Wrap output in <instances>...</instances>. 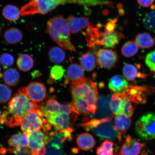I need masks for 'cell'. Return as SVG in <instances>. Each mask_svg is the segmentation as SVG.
<instances>
[{"label":"cell","instance_id":"6da1fadb","mask_svg":"<svg viewBox=\"0 0 155 155\" xmlns=\"http://www.w3.org/2000/svg\"><path fill=\"white\" fill-rule=\"evenodd\" d=\"M38 106L36 103L28 97L22 88L19 89L8 104L5 125L11 127H18L21 125L23 118Z\"/></svg>","mask_w":155,"mask_h":155},{"label":"cell","instance_id":"7a4b0ae2","mask_svg":"<svg viewBox=\"0 0 155 155\" xmlns=\"http://www.w3.org/2000/svg\"><path fill=\"white\" fill-rule=\"evenodd\" d=\"M68 21L63 15H58L50 19L47 23L46 32L52 40L64 49L76 51L71 43Z\"/></svg>","mask_w":155,"mask_h":155},{"label":"cell","instance_id":"3957f363","mask_svg":"<svg viewBox=\"0 0 155 155\" xmlns=\"http://www.w3.org/2000/svg\"><path fill=\"white\" fill-rule=\"evenodd\" d=\"M84 121L80 125L87 131H91L101 138L114 140L117 138L121 141L122 135L114 126L111 116L98 119H92Z\"/></svg>","mask_w":155,"mask_h":155},{"label":"cell","instance_id":"277c9868","mask_svg":"<svg viewBox=\"0 0 155 155\" xmlns=\"http://www.w3.org/2000/svg\"><path fill=\"white\" fill-rule=\"evenodd\" d=\"M71 90L73 98L82 99L91 106L97 108L98 89L96 83L91 79L84 77L71 82Z\"/></svg>","mask_w":155,"mask_h":155},{"label":"cell","instance_id":"5b68a950","mask_svg":"<svg viewBox=\"0 0 155 155\" xmlns=\"http://www.w3.org/2000/svg\"><path fill=\"white\" fill-rule=\"evenodd\" d=\"M77 0H30L21 10V16L39 14L45 15L58 6L72 3Z\"/></svg>","mask_w":155,"mask_h":155},{"label":"cell","instance_id":"8992f818","mask_svg":"<svg viewBox=\"0 0 155 155\" xmlns=\"http://www.w3.org/2000/svg\"><path fill=\"white\" fill-rule=\"evenodd\" d=\"M79 114L77 112L69 113L60 112L57 114H46L44 116L55 130L63 131L73 129V126Z\"/></svg>","mask_w":155,"mask_h":155},{"label":"cell","instance_id":"52a82bcc","mask_svg":"<svg viewBox=\"0 0 155 155\" xmlns=\"http://www.w3.org/2000/svg\"><path fill=\"white\" fill-rule=\"evenodd\" d=\"M44 117L38 105L36 109L29 112L23 118L20 125L21 130L28 133L43 129L45 124L48 121Z\"/></svg>","mask_w":155,"mask_h":155},{"label":"cell","instance_id":"ba28073f","mask_svg":"<svg viewBox=\"0 0 155 155\" xmlns=\"http://www.w3.org/2000/svg\"><path fill=\"white\" fill-rule=\"evenodd\" d=\"M136 133L145 140L155 139V114L148 113L142 116L135 125Z\"/></svg>","mask_w":155,"mask_h":155},{"label":"cell","instance_id":"9c48e42d","mask_svg":"<svg viewBox=\"0 0 155 155\" xmlns=\"http://www.w3.org/2000/svg\"><path fill=\"white\" fill-rule=\"evenodd\" d=\"M22 88L28 97L35 102H41L46 97V89L45 86L42 83L31 82L26 87Z\"/></svg>","mask_w":155,"mask_h":155},{"label":"cell","instance_id":"30bf717a","mask_svg":"<svg viewBox=\"0 0 155 155\" xmlns=\"http://www.w3.org/2000/svg\"><path fill=\"white\" fill-rule=\"evenodd\" d=\"M96 57L98 65L107 69H111L115 67L118 60L117 54L110 49L99 50Z\"/></svg>","mask_w":155,"mask_h":155},{"label":"cell","instance_id":"8fae6325","mask_svg":"<svg viewBox=\"0 0 155 155\" xmlns=\"http://www.w3.org/2000/svg\"><path fill=\"white\" fill-rule=\"evenodd\" d=\"M28 139L29 148L31 153L41 150L45 147L46 134L41 131H36L27 133Z\"/></svg>","mask_w":155,"mask_h":155},{"label":"cell","instance_id":"7c38bea8","mask_svg":"<svg viewBox=\"0 0 155 155\" xmlns=\"http://www.w3.org/2000/svg\"><path fill=\"white\" fill-rule=\"evenodd\" d=\"M111 97V95L110 94L98 97L97 102V110L94 115L95 118L101 119L111 116L110 104Z\"/></svg>","mask_w":155,"mask_h":155},{"label":"cell","instance_id":"4fadbf2b","mask_svg":"<svg viewBox=\"0 0 155 155\" xmlns=\"http://www.w3.org/2000/svg\"><path fill=\"white\" fill-rule=\"evenodd\" d=\"M147 89L144 87L129 85L124 95L133 102L143 104L146 102Z\"/></svg>","mask_w":155,"mask_h":155},{"label":"cell","instance_id":"5bb4252c","mask_svg":"<svg viewBox=\"0 0 155 155\" xmlns=\"http://www.w3.org/2000/svg\"><path fill=\"white\" fill-rule=\"evenodd\" d=\"M142 144L127 135L125 143L122 145L120 150L121 155H138L143 147Z\"/></svg>","mask_w":155,"mask_h":155},{"label":"cell","instance_id":"9a60e30c","mask_svg":"<svg viewBox=\"0 0 155 155\" xmlns=\"http://www.w3.org/2000/svg\"><path fill=\"white\" fill-rule=\"evenodd\" d=\"M129 85L127 80L120 75H116L110 79L108 87L115 94H123L127 91Z\"/></svg>","mask_w":155,"mask_h":155},{"label":"cell","instance_id":"2e32d148","mask_svg":"<svg viewBox=\"0 0 155 155\" xmlns=\"http://www.w3.org/2000/svg\"><path fill=\"white\" fill-rule=\"evenodd\" d=\"M67 21L70 31L72 34L80 32L91 25L88 18L84 17H77L70 15Z\"/></svg>","mask_w":155,"mask_h":155},{"label":"cell","instance_id":"e0dca14e","mask_svg":"<svg viewBox=\"0 0 155 155\" xmlns=\"http://www.w3.org/2000/svg\"><path fill=\"white\" fill-rule=\"evenodd\" d=\"M84 69L82 66L77 64H71L67 69L65 84L80 80L84 78Z\"/></svg>","mask_w":155,"mask_h":155},{"label":"cell","instance_id":"ac0fdd59","mask_svg":"<svg viewBox=\"0 0 155 155\" xmlns=\"http://www.w3.org/2000/svg\"><path fill=\"white\" fill-rule=\"evenodd\" d=\"M86 36L87 43L90 47L95 45H100L101 39V33L98 29L91 25L87 28L86 32L83 33Z\"/></svg>","mask_w":155,"mask_h":155},{"label":"cell","instance_id":"d6986e66","mask_svg":"<svg viewBox=\"0 0 155 155\" xmlns=\"http://www.w3.org/2000/svg\"><path fill=\"white\" fill-rule=\"evenodd\" d=\"M44 114L47 113L57 114L60 112L61 104L57 101L55 96L49 97L45 103L38 105Z\"/></svg>","mask_w":155,"mask_h":155},{"label":"cell","instance_id":"ffe728a7","mask_svg":"<svg viewBox=\"0 0 155 155\" xmlns=\"http://www.w3.org/2000/svg\"><path fill=\"white\" fill-rule=\"evenodd\" d=\"M123 37V34L119 32L110 33L106 31L102 33V45L106 48H114L119 43L120 39Z\"/></svg>","mask_w":155,"mask_h":155},{"label":"cell","instance_id":"44dd1931","mask_svg":"<svg viewBox=\"0 0 155 155\" xmlns=\"http://www.w3.org/2000/svg\"><path fill=\"white\" fill-rule=\"evenodd\" d=\"M77 143L78 146L81 150L87 151L94 148L95 141L92 135L85 133L81 134L77 137Z\"/></svg>","mask_w":155,"mask_h":155},{"label":"cell","instance_id":"7402d4cb","mask_svg":"<svg viewBox=\"0 0 155 155\" xmlns=\"http://www.w3.org/2000/svg\"><path fill=\"white\" fill-rule=\"evenodd\" d=\"M124 77L128 81H134L137 78H144L147 75L138 71L135 65L130 64H126L123 68Z\"/></svg>","mask_w":155,"mask_h":155},{"label":"cell","instance_id":"603a6c76","mask_svg":"<svg viewBox=\"0 0 155 155\" xmlns=\"http://www.w3.org/2000/svg\"><path fill=\"white\" fill-rule=\"evenodd\" d=\"M113 116L115 118V124L118 131L121 135L125 134L131 127L130 118L123 114Z\"/></svg>","mask_w":155,"mask_h":155},{"label":"cell","instance_id":"cb8c5ba5","mask_svg":"<svg viewBox=\"0 0 155 155\" xmlns=\"http://www.w3.org/2000/svg\"><path fill=\"white\" fill-rule=\"evenodd\" d=\"M28 141L27 133H19L12 135L9 139L8 144L11 147L28 148Z\"/></svg>","mask_w":155,"mask_h":155},{"label":"cell","instance_id":"d4e9b609","mask_svg":"<svg viewBox=\"0 0 155 155\" xmlns=\"http://www.w3.org/2000/svg\"><path fill=\"white\" fill-rule=\"evenodd\" d=\"M80 63L85 70L87 71H92L96 66L97 63V57L92 52L88 51L81 56Z\"/></svg>","mask_w":155,"mask_h":155},{"label":"cell","instance_id":"484cf974","mask_svg":"<svg viewBox=\"0 0 155 155\" xmlns=\"http://www.w3.org/2000/svg\"><path fill=\"white\" fill-rule=\"evenodd\" d=\"M4 38L8 44L11 45L17 44L22 39V32L18 28H11L6 30L4 34Z\"/></svg>","mask_w":155,"mask_h":155},{"label":"cell","instance_id":"4316f807","mask_svg":"<svg viewBox=\"0 0 155 155\" xmlns=\"http://www.w3.org/2000/svg\"><path fill=\"white\" fill-rule=\"evenodd\" d=\"M3 77L5 84L10 86H16L20 81L19 73L17 70L12 68L6 70L3 73Z\"/></svg>","mask_w":155,"mask_h":155},{"label":"cell","instance_id":"83f0119b","mask_svg":"<svg viewBox=\"0 0 155 155\" xmlns=\"http://www.w3.org/2000/svg\"><path fill=\"white\" fill-rule=\"evenodd\" d=\"M135 41L139 47L142 49L152 47L155 44L154 38L147 32L141 33L137 35L136 37Z\"/></svg>","mask_w":155,"mask_h":155},{"label":"cell","instance_id":"f1b7e54d","mask_svg":"<svg viewBox=\"0 0 155 155\" xmlns=\"http://www.w3.org/2000/svg\"><path fill=\"white\" fill-rule=\"evenodd\" d=\"M34 64L33 58L27 54H23L19 56L16 62L18 68L24 72L30 71L33 67Z\"/></svg>","mask_w":155,"mask_h":155},{"label":"cell","instance_id":"f546056e","mask_svg":"<svg viewBox=\"0 0 155 155\" xmlns=\"http://www.w3.org/2000/svg\"><path fill=\"white\" fill-rule=\"evenodd\" d=\"M48 58L52 63L60 64L64 61L65 53L62 48L58 46H53L48 53Z\"/></svg>","mask_w":155,"mask_h":155},{"label":"cell","instance_id":"4dcf8cb0","mask_svg":"<svg viewBox=\"0 0 155 155\" xmlns=\"http://www.w3.org/2000/svg\"><path fill=\"white\" fill-rule=\"evenodd\" d=\"M4 17L7 20L15 21L20 18L21 11L15 6L8 5H6L3 9Z\"/></svg>","mask_w":155,"mask_h":155},{"label":"cell","instance_id":"1f68e13d","mask_svg":"<svg viewBox=\"0 0 155 155\" xmlns=\"http://www.w3.org/2000/svg\"><path fill=\"white\" fill-rule=\"evenodd\" d=\"M139 46L134 41L126 42L121 48V53L126 58H131L135 55L139 50Z\"/></svg>","mask_w":155,"mask_h":155},{"label":"cell","instance_id":"d6a6232c","mask_svg":"<svg viewBox=\"0 0 155 155\" xmlns=\"http://www.w3.org/2000/svg\"><path fill=\"white\" fill-rule=\"evenodd\" d=\"M110 106L111 111L113 113V116L123 114L122 98L120 95L116 94L112 95Z\"/></svg>","mask_w":155,"mask_h":155},{"label":"cell","instance_id":"836d02e7","mask_svg":"<svg viewBox=\"0 0 155 155\" xmlns=\"http://www.w3.org/2000/svg\"><path fill=\"white\" fill-rule=\"evenodd\" d=\"M152 10L145 15L143 23L147 30L155 32V6H152Z\"/></svg>","mask_w":155,"mask_h":155},{"label":"cell","instance_id":"e575fe53","mask_svg":"<svg viewBox=\"0 0 155 155\" xmlns=\"http://www.w3.org/2000/svg\"><path fill=\"white\" fill-rule=\"evenodd\" d=\"M114 143L112 141L107 140L104 141L97 149V155H114Z\"/></svg>","mask_w":155,"mask_h":155},{"label":"cell","instance_id":"d590c367","mask_svg":"<svg viewBox=\"0 0 155 155\" xmlns=\"http://www.w3.org/2000/svg\"><path fill=\"white\" fill-rule=\"evenodd\" d=\"M45 155H65L63 145L50 142L46 144Z\"/></svg>","mask_w":155,"mask_h":155},{"label":"cell","instance_id":"8d00e7d4","mask_svg":"<svg viewBox=\"0 0 155 155\" xmlns=\"http://www.w3.org/2000/svg\"><path fill=\"white\" fill-rule=\"evenodd\" d=\"M120 95L122 98L123 114L128 117H131L133 115L135 108L132 104L133 102L123 94Z\"/></svg>","mask_w":155,"mask_h":155},{"label":"cell","instance_id":"74e56055","mask_svg":"<svg viewBox=\"0 0 155 155\" xmlns=\"http://www.w3.org/2000/svg\"><path fill=\"white\" fill-rule=\"evenodd\" d=\"M12 91L7 84L0 83V104H5L10 99Z\"/></svg>","mask_w":155,"mask_h":155},{"label":"cell","instance_id":"f35d334b","mask_svg":"<svg viewBox=\"0 0 155 155\" xmlns=\"http://www.w3.org/2000/svg\"><path fill=\"white\" fill-rule=\"evenodd\" d=\"M65 70L61 66L56 65L52 67L50 70V80L58 81L60 80L63 76Z\"/></svg>","mask_w":155,"mask_h":155},{"label":"cell","instance_id":"ab89813d","mask_svg":"<svg viewBox=\"0 0 155 155\" xmlns=\"http://www.w3.org/2000/svg\"><path fill=\"white\" fill-rule=\"evenodd\" d=\"M14 62V57L11 54L4 53L0 56V63L5 68L11 66Z\"/></svg>","mask_w":155,"mask_h":155},{"label":"cell","instance_id":"60d3db41","mask_svg":"<svg viewBox=\"0 0 155 155\" xmlns=\"http://www.w3.org/2000/svg\"><path fill=\"white\" fill-rule=\"evenodd\" d=\"M145 63L150 71L155 73V50L147 54L145 57Z\"/></svg>","mask_w":155,"mask_h":155},{"label":"cell","instance_id":"b9f144b4","mask_svg":"<svg viewBox=\"0 0 155 155\" xmlns=\"http://www.w3.org/2000/svg\"><path fill=\"white\" fill-rule=\"evenodd\" d=\"M9 152L15 155H31V150L28 148L13 147L9 149Z\"/></svg>","mask_w":155,"mask_h":155},{"label":"cell","instance_id":"7bdbcfd3","mask_svg":"<svg viewBox=\"0 0 155 155\" xmlns=\"http://www.w3.org/2000/svg\"><path fill=\"white\" fill-rule=\"evenodd\" d=\"M60 112H66L69 113H72L73 112L79 113L75 109L73 104L69 102H64L61 104Z\"/></svg>","mask_w":155,"mask_h":155},{"label":"cell","instance_id":"ee69618b","mask_svg":"<svg viewBox=\"0 0 155 155\" xmlns=\"http://www.w3.org/2000/svg\"><path fill=\"white\" fill-rule=\"evenodd\" d=\"M117 21V18H115L108 21L105 26L106 31L111 33L115 31L116 23Z\"/></svg>","mask_w":155,"mask_h":155},{"label":"cell","instance_id":"f6af8a7d","mask_svg":"<svg viewBox=\"0 0 155 155\" xmlns=\"http://www.w3.org/2000/svg\"><path fill=\"white\" fill-rule=\"evenodd\" d=\"M137 1L141 6L148 7L152 5L155 0H137Z\"/></svg>","mask_w":155,"mask_h":155},{"label":"cell","instance_id":"bcb514c9","mask_svg":"<svg viewBox=\"0 0 155 155\" xmlns=\"http://www.w3.org/2000/svg\"><path fill=\"white\" fill-rule=\"evenodd\" d=\"M7 151L5 148L2 147L0 149V153L2 154H5L6 153Z\"/></svg>","mask_w":155,"mask_h":155},{"label":"cell","instance_id":"7dc6e473","mask_svg":"<svg viewBox=\"0 0 155 155\" xmlns=\"http://www.w3.org/2000/svg\"><path fill=\"white\" fill-rule=\"evenodd\" d=\"M3 76V75L1 73V67H0V78H1Z\"/></svg>","mask_w":155,"mask_h":155},{"label":"cell","instance_id":"c3c4849f","mask_svg":"<svg viewBox=\"0 0 155 155\" xmlns=\"http://www.w3.org/2000/svg\"><path fill=\"white\" fill-rule=\"evenodd\" d=\"M1 110H0V116H1Z\"/></svg>","mask_w":155,"mask_h":155},{"label":"cell","instance_id":"681fc988","mask_svg":"<svg viewBox=\"0 0 155 155\" xmlns=\"http://www.w3.org/2000/svg\"><path fill=\"white\" fill-rule=\"evenodd\" d=\"M1 29L0 28V34H1Z\"/></svg>","mask_w":155,"mask_h":155}]
</instances>
